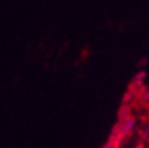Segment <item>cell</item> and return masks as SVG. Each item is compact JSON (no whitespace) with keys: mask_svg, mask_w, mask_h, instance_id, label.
Listing matches in <instances>:
<instances>
[{"mask_svg":"<svg viewBox=\"0 0 149 148\" xmlns=\"http://www.w3.org/2000/svg\"><path fill=\"white\" fill-rule=\"evenodd\" d=\"M134 125H136V121L134 118H125V120L122 121V124L118 126L117 132H118V136H126V135H129L132 130L134 129Z\"/></svg>","mask_w":149,"mask_h":148,"instance_id":"obj_1","label":"cell"},{"mask_svg":"<svg viewBox=\"0 0 149 148\" xmlns=\"http://www.w3.org/2000/svg\"><path fill=\"white\" fill-rule=\"evenodd\" d=\"M104 148H115V144H114L113 141H111V143H109V144H107Z\"/></svg>","mask_w":149,"mask_h":148,"instance_id":"obj_2","label":"cell"}]
</instances>
